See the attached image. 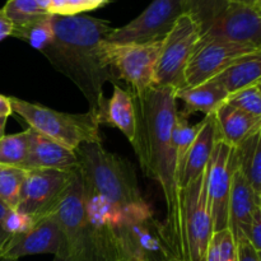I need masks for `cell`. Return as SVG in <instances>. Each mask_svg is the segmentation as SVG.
Instances as JSON below:
<instances>
[{
	"mask_svg": "<svg viewBox=\"0 0 261 261\" xmlns=\"http://www.w3.org/2000/svg\"><path fill=\"white\" fill-rule=\"evenodd\" d=\"M130 94L135 109V138L132 145L143 173L158 184L165 199L163 241L171 256L186 261L182 189L177 157L171 140L178 111L176 91L153 84L142 93L130 92Z\"/></svg>",
	"mask_w": 261,
	"mask_h": 261,
	"instance_id": "1",
	"label": "cell"
},
{
	"mask_svg": "<svg viewBox=\"0 0 261 261\" xmlns=\"http://www.w3.org/2000/svg\"><path fill=\"white\" fill-rule=\"evenodd\" d=\"M53 42L42 54L78 87L102 124L107 103L103 87L116 79L102 53V42L112 31L110 22L84 14L53 15Z\"/></svg>",
	"mask_w": 261,
	"mask_h": 261,
	"instance_id": "2",
	"label": "cell"
},
{
	"mask_svg": "<svg viewBox=\"0 0 261 261\" xmlns=\"http://www.w3.org/2000/svg\"><path fill=\"white\" fill-rule=\"evenodd\" d=\"M84 184L121 212H149L132 163L109 152L102 143H86L75 149Z\"/></svg>",
	"mask_w": 261,
	"mask_h": 261,
	"instance_id": "3",
	"label": "cell"
},
{
	"mask_svg": "<svg viewBox=\"0 0 261 261\" xmlns=\"http://www.w3.org/2000/svg\"><path fill=\"white\" fill-rule=\"evenodd\" d=\"M186 12L198 20L201 38L261 48V10L228 0H188Z\"/></svg>",
	"mask_w": 261,
	"mask_h": 261,
	"instance_id": "4",
	"label": "cell"
},
{
	"mask_svg": "<svg viewBox=\"0 0 261 261\" xmlns=\"http://www.w3.org/2000/svg\"><path fill=\"white\" fill-rule=\"evenodd\" d=\"M14 114L22 117L31 130L75 150L86 143H102L101 120L93 112L66 114L50 107L9 97Z\"/></svg>",
	"mask_w": 261,
	"mask_h": 261,
	"instance_id": "5",
	"label": "cell"
},
{
	"mask_svg": "<svg viewBox=\"0 0 261 261\" xmlns=\"http://www.w3.org/2000/svg\"><path fill=\"white\" fill-rule=\"evenodd\" d=\"M200 40L201 31L198 20L191 13H182L163 40L153 84L168 87L176 92L185 88L186 66Z\"/></svg>",
	"mask_w": 261,
	"mask_h": 261,
	"instance_id": "6",
	"label": "cell"
},
{
	"mask_svg": "<svg viewBox=\"0 0 261 261\" xmlns=\"http://www.w3.org/2000/svg\"><path fill=\"white\" fill-rule=\"evenodd\" d=\"M84 184L81 171L75 172L70 186L53 212L65 240L68 259L97 261L84 212Z\"/></svg>",
	"mask_w": 261,
	"mask_h": 261,
	"instance_id": "7",
	"label": "cell"
},
{
	"mask_svg": "<svg viewBox=\"0 0 261 261\" xmlns=\"http://www.w3.org/2000/svg\"><path fill=\"white\" fill-rule=\"evenodd\" d=\"M163 40L148 43L114 45L102 42V53L115 75L125 82L132 93H142L153 86L154 69Z\"/></svg>",
	"mask_w": 261,
	"mask_h": 261,
	"instance_id": "8",
	"label": "cell"
},
{
	"mask_svg": "<svg viewBox=\"0 0 261 261\" xmlns=\"http://www.w3.org/2000/svg\"><path fill=\"white\" fill-rule=\"evenodd\" d=\"M186 12V0H153L135 19L112 28L105 42L114 45L148 43L165 40L177 18Z\"/></svg>",
	"mask_w": 261,
	"mask_h": 261,
	"instance_id": "9",
	"label": "cell"
},
{
	"mask_svg": "<svg viewBox=\"0 0 261 261\" xmlns=\"http://www.w3.org/2000/svg\"><path fill=\"white\" fill-rule=\"evenodd\" d=\"M182 217L188 251L186 261H204L214 233L205 171L182 189Z\"/></svg>",
	"mask_w": 261,
	"mask_h": 261,
	"instance_id": "10",
	"label": "cell"
},
{
	"mask_svg": "<svg viewBox=\"0 0 261 261\" xmlns=\"http://www.w3.org/2000/svg\"><path fill=\"white\" fill-rule=\"evenodd\" d=\"M125 259L129 261H165L171 256L163 241L162 223L150 212H122L116 231Z\"/></svg>",
	"mask_w": 261,
	"mask_h": 261,
	"instance_id": "11",
	"label": "cell"
},
{
	"mask_svg": "<svg viewBox=\"0 0 261 261\" xmlns=\"http://www.w3.org/2000/svg\"><path fill=\"white\" fill-rule=\"evenodd\" d=\"M75 172L28 170L15 209L27 214L33 222L53 214L70 186Z\"/></svg>",
	"mask_w": 261,
	"mask_h": 261,
	"instance_id": "12",
	"label": "cell"
},
{
	"mask_svg": "<svg viewBox=\"0 0 261 261\" xmlns=\"http://www.w3.org/2000/svg\"><path fill=\"white\" fill-rule=\"evenodd\" d=\"M259 51L261 48L254 46L216 38H201L186 66V87H194L211 81L241 58Z\"/></svg>",
	"mask_w": 261,
	"mask_h": 261,
	"instance_id": "13",
	"label": "cell"
},
{
	"mask_svg": "<svg viewBox=\"0 0 261 261\" xmlns=\"http://www.w3.org/2000/svg\"><path fill=\"white\" fill-rule=\"evenodd\" d=\"M234 170V147L217 138L213 153L205 168L206 191L214 232L228 229L229 194Z\"/></svg>",
	"mask_w": 261,
	"mask_h": 261,
	"instance_id": "14",
	"label": "cell"
},
{
	"mask_svg": "<svg viewBox=\"0 0 261 261\" xmlns=\"http://www.w3.org/2000/svg\"><path fill=\"white\" fill-rule=\"evenodd\" d=\"M40 254H53L54 256L68 259L63 232L53 214L36 221L25 233L13 236L2 259L18 260L23 256Z\"/></svg>",
	"mask_w": 261,
	"mask_h": 261,
	"instance_id": "15",
	"label": "cell"
},
{
	"mask_svg": "<svg viewBox=\"0 0 261 261\" xmlns=\"http://www.w3.org/2000/svg\"><path fill=\"white\" fill-rule=\"evenodd\" d=\"M22 168L75 172L79 166L75 150L69 149L65 145L54 142L32 130L30 149Z\"/></svg>",
	"mask_w": 261,
	"mask_h": 261,
	"instance_id": "16",
	"label": "cell"
},
{
	"mask_svg": "<svg viewBox=\"0 0 261 261\" xmlns=\"http://www.w3.org/2000/svg\"><path fill=\"white\" fill-rule=\"evenodd\" d=\"M257 208H261V198L256 195L240 170L232 175L231 194L228 205V229L234 239L246 236L250 222Z\"/></svg>",
	"mask_w": 261,
	"mask_h": 261,
	"instance_id": "17",
	"label": "cell"
},
{
	"mask_svg": "<svg viewBox=\"0 0 261 261\" xmlns=\"http://www.w3.org/2000/svg\"><path fill=\"white\" fill-rule=\"evenodd\" d=\"M217 124L214 114L206 115L195 140L189 148L180 175V186L184 189L205 171L217 142Z\"/></svg>",
	"mask_w": 261,
	"mask_h": 261,
	"instance_id": "18",
	"label": "cell"
},
{
	"mask_svg": "<svg viewBox=\"0 0 261 261\" xmlns=\"http://www.w3.org/2000/svg\"><path fill=\"white\" fill-rule=\"evenodd\" d=\"M214 116L218 139L231 147H239L250 135L261 130V119L250 116L226 102L214 112Z\"/></svg>",
	"mask_w": 261,
	"mask_h": 261,
	"instance_id": "19",
	"label": "cell"
},
{
	"mask_svg": "<svg viewBox=\"0 0 261 261\" xmlns=\"http://www.w3.org/2000/svg\"><path fill=\"white\" fill-rule=\"evenodd\" d=\"M228 93L218 81L211 79L208 82L194 87H185L176 92V99L185 103L186 114L203 112L204 115L214 114L226 102Z\"/></svg>",
	"mask_w": 261,
	"mask_h": 261,
	"instance_id": "20",
	"label": "cell"
},
{
	"mask_svg": "<svg viewBox=\"0 0 261 261\" xmlns=\"http://www.w3.org/2000/svg\"><path fill=\"white\" fill-rule=\"evenodd\" d=\"M119 129L132 144L135 138V109L129 91L114 83L111 98L107 99L102 124Z\"/></svg>",
	"mask_w": 261,
	"mask_h": 261,
	"instance_id": "21",
	"label": "cell"
},
{
	"mask_svg": "<svg viewBox=\"0 0 261 261\" xmlns=\"http://www.w3.org/2000/svg\"><path fill=\"white\" fill-rule=\"evenodd\" d=\"M216 81L221 83L227 91L228 96L231 93L247 88V87L260 84L261 81V51L241 58L236 63L222 71L216 76Z\"/></svg>",
	"mask_w": 261,
	"mask_h": 261,
	"instance_id": "22",
	"label": "cell"
},
{
	"mask_svg": "<svg viewBox=\"0 0 261 261\" xmlns=\"http://www.w3.org/2000/svg\"><path fill=\"white\" fill-rule=\"evenodd\" d=\"M234 163L254 193L261 198V130L234 148Z\"/></svg>",
	"mask_w": 261,
	"mask_h": 261,
	"instance_id": "23",
	"label": "cell"
},
{
	"mask_svg": "<svg viewBox=\"0 0 261 261\" xmlns=\"http://www.w3.org/2000/svg\"><path fill=\"white\" fill-rule=\"evenodd\" d=\"M12 37L24 41L31 47L42 53L54 40L53 15H46L33 22L13 27Z\"/></svg>",
	"mask_w": 261,
	"mask_h": 261,
	"instance_id": "24",
	"label": "cell"
},
{
	"mask_svg": "<svg viewBox=\"0 0 261 261\" xmlns=\"http://www.w3.org/2000/svg\"><path fill=\"white\" fill-rule=\"evenodd\" d=\"M200 127L201 121L195 125H190L189 124V114H186L185 111H177L172 133H171V140H172V145L175 148L176 157H177L178 176L181 175V168H182L186 153L195 140Z\"/></svg>",
	"mask_w": 261,
	"mask_h": 261,
	"instance_id": "25",
	"label": "cell"
},
{
	"mask_svg": "<svg viewBox=\"0 0 261 261\" xmlns=\"http://www.w3.org/2000/svg\"><path fill=\"white\" fill-rule=\"evenodd\" d=\"M31 134L32 130L28 129L18 134L4 135L0 139V165L22 168L30 149Z\"/></svg>",
	"mask_w": 261,
	"mask_h": 261,
	"instance_id": "26",
	"label": "cell"
},
{
	"mask_svg": "<svg viewBox=\"0 0 261 261\" xmlns=\"http://www.w3.org/2000/svg\"><path fill=\"white\" fill-rule=\"evenodd\" d=\"M28 170L13 166L0 165V201L9 206L17 208L22 186L27 178Z\"/></svg>",
	"mask_w": 261,
	"mask_h": 261,
	"instance_id": "27",
	"label": "cell"
},
{
	"mask_svg": "<svg viewBox=\"0 0 261 261\" xmlns=\"http://www.w3.org/2000/svg\"><path fill=\"white\" fill-rule=\"evenodd\" d=\"M2 9L8 19L13 23V27L50 15L38 7L36 0H8Z\"/></svg>",
	"mask_w": 261,
	"mask_h": 261,
	"instance_id": "28",
	"label": "cell"
},
{
	"mask_svg": "<svg viewBox=\"0 0 261 261\" xmlns=\"http://www.w3.org/2000/svg\"><path fill=\"white\" fill-rule=\"evenodd\" d=\"M226 103L241 110L245 114L256 119H261V88L260 84L247 87L231 93L226 99Z\"/></svg>",
	"mask_w": 261,
	"mask_h": 261,
	"instance_id": "29",
	"label": "cell"
},
{
	"mask_svg": "<svg viewBox=\"0 0 261 261\" xmlns=\"http://www.w3.org/2000/svg\"><path fill=\"white\" fill-rule=\"evenodd\" d=\"M110 0H50V15H76L109 4Z\"/></svg>",
	"mask_w": 261,
	"mask_h": 261,
	"instance_id": "30",
	"label": "cell"
},
{
	"mask_svg": "<svg viewBox=\"0 0 261 261\" xmlns=\"http://www.w3.org/2000/svg\"><path fill=\"white\" fill-rule=\"evenodd\" d=\"M33 223L35 222L32 221L31 217L17 211V209H9L4 219L5 229L12 237L15 236V234H22L30 231Z\"/></svg>",
	"mask_w": 261,
	"mask_h": 261,
	"instance_id": "31",
	"label": "cell"
},
{
	"mask_svg": "<svg viewBox=\"0 0 261 261\" xmlns=\"http://www.w3.org/2000/svg\"><path fill=\"white\" fill-rule=\"evenodd\" d=\"M218 241L219 261H237L236 241L229 229L221 232H214Z\"/></svg>",
	"mask_w": 261,
	"mask_h": 261,
	"instance_id": "32",
	"label": "cell"
},
{
	"mask_svg": "<svg viewBox=\"0 0 261 261\" xmlns=\"http://www.w3.org/2000/svg\"><path fill=\"white\" fill-rule=\"evenodd\" d=\"M237 249V261H261L260 252L254 249L249 240L242 234L234 239Z\"/></svg>",
	"mask_w": 261,
	"mask_h": 261,
	"instance_id": "33",
	"label": "cell"
},
{
	"mask_svg": "<svg viewBox=\"0 0 261 261\" xmlns=\"http://www.w3.org/2000/svg\"><path fill=\"white\" fill-rule=\"evenodd\" d=\"M246 237L257 252H261V208H257L250 222Z\"/></svg>",
	"mask_w": 261,
	"mask_h": 261,
	"instance_id": "34",
	"label": "cell"
},
{
	"mask_svg": "<svg viewBox=\"0 0 261 261\" xmlns=\"http://www.w3.org/2000/svg\"><path fill=\"white\" fill-rule=\"evenodd\" d=\"M9 209V206H7L3 201H0V259H2L3 254H4L9 241L12 240V236L8 233L7 229H5L4 227V219Z\"/></svg>",
	"mask_w": 261,
	"mask_h": 261,
	"instance_id": "35",
	"label": "cell"
},
{
	"mask_svg": "<svg viewBox=\"0 0 261 261\" xmlns=\"http://www.w3.org/2000/svg\"><path fill=\"white\" fill-rule=\"evenodd\" d=\"M13 23L8 19L3 9H0V42L8 37H12Z\"/></svg>",
	"mask_w": 261,
	"mask_h": 261,
	"instance_id": "36",
	"label": "cell"
},
{
	"mask_svg": "<svg viewBox=\"0 0 261 261\" xmlns=\"http://www.w3.org/2000/svg\"><path fill=\"white\" fill-rule=\"evenodd\" d=\"M13 114L10 98L0 94V117H9Z\"/></svg>",
	"mask_w": 261,
	"mask_h": 261,
	"instance_id": "37",
	"label": "cell"
},
{
	"mask_svg": "<svg viewBox=\"0 0 261 261\" xmlns=\"http://www.w3.org/2000/svg\"><path fill=\"white\" fill-rule=\"evenodd\" d=\"M231 3H236V4L246 5V7L255 8V9L261 10V0H228Z\"/></svg>",
	"mask_w": 261,
	"mask_h": 261,
	"instance_id": "38",
	"label": "cell"
},
{
	"mask_svg": "<svg viewBox=\"0 0 261 261\" xmlns=\"http://www.w3.org/2000/svg\"><path fill=\"white\" fill-rule=\"evenodd\" d=\"M8 117H0V139L5 135V125H7Z\"/></svg>",
	"mask_w": 261,
	"mask_h": 261,
	"instance_id": "39",
	"label": "cell"
},
{
	"mask_svg": "<svg viewBox=\"0 0 261 261\" xmlns=\"http://www.w3.org/2000/svg\"><path fill=\"white\" fill-rule=\"evenodd\" d=\"M36 3H37V5L41 8V9L45 10V12L47 13L48 5H50V0H36Z\"/></svg>",
	"mask_w": 261,
	"mask_h": 261,
	"instance_id": "40",
	"label": "cell"
},
{
	"mask_svg": "<svg viewBox=\"0 0 261 261\" xmlns=\"http://www.w3.org/2000/svg\"><path fill=\"white\" fill-rule=\"evenodd\" d=\"M53 261H73V260L66 259V257H58V256H55V257H54Z\"/></svg>",
	"mask_w": 261,
	"mask_h": 261,
	"instance_id": "41",
	"label": "cell"
},
{
	"mask_svg": "<svg viewBox=\"0 0 261 261\" xmlns=\"http://www.w3.org/2000/svg\"><path fill=\"white\" fill-rule=\"evenodd\" d=\"M165 261H185V260H181V259H177V257H173V256H168L167 259Z\"/></svg>",
	"mask_w": 261,
	"mask_h": 261,
	"instance_id": "42",
	"label": "cell"
},
{
	"mask_svg": "<svg viewBox=\"0 0 261 261\" xmlns=\"http://www.w3.org/2000/svg\"><path fill=\"white\" fill-rule=\"evenodd\" d=\"M2 261H18V260H5V259H0Z\"/></svg>",
	"mask_w": 261,
	"mask_h": 261,
	"instance_id": "43",
	"label": "cell"
},
{
	"mask_svg": "<svg viewBox=\"0 0 261 261\" xmlns=\"http://www.w3.org/2000/svg\"><path fill=\"white\" fill-rule=\"evenodd\" d=\"M115 261H127V260H122V259H120V260H115Z\"/></svg>",
	"mask_w": 261,
	"mask_h": 261,
	"instance_id": "44",
	"label": "cell"
},
{
	"mask_svg": "<svg viewBox=\"0 0 261 261\" xmlns=\"http://www.w3.org/2000/svg\"><path fill=\"white\" fill-rule=\"evenodd\" d=\"M0 261H2V260H0Z\"/></svg>",
	"mask_w": 261,
	"mask_h": 261,
	"instance_id": "45",
	"label": "cell"
}]
</instances>
